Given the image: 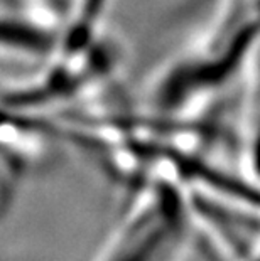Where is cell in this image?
Returning a JSON list of instances; mask_svg holds the SVG:
<instances>
[{
  "label": "cell",
  "instance_id": "cell-1",
  "mask_svg": "<svg viewBox=\"0 0 260 261\" xmlns=\"http://www.w3.org/2000/svg\"><path fill=\"white\" fill-rule=\"evenodd\" d=\"M200 20L151 81L160 113L203 116L260 49V0H204Z\"/></svg>",
  "mask_w": 260,
  "mask_h": 261
},
{
  "label": "cell",
  "instance_id": "cell-2",
  "mask_svg": "<svg viewBox=\"0 0 260 261\" xmlns=\"http://www.w3.org/2000/svg\"><path fill=\"white\" fill-rule=\"evenodd\" d=\"M112 0H69L66 27L46 56V73L66 86H81L115 66V56L102 41L103 15Z\"/></svg>",
  "mask_w": 260,
  "mask_h": 261
},
{
  "label": "cell",
  "instance_id": "cell-3",
  "mask_svg": "<svg viewBox=\"0 0 260 261\" xmlns=\"http://www.w3.org/2000/svg\"><path fill=\"white\" fill-rule=\"evenodd\" d=\"M134 191L137 196L130 209L95 261H151L178 231L179 187L149 182L135 186Z\"/></svg>",
  "mask_w": 260,
  "mask_h": 261
},
{
  "label": "cell",
  "instance_id": "cell-4",
  "mask_svg": "<svg viewBox=\"0 0 260 261\" xmlns=\"http://www.w3.org/2000/svg\"><path fill=\"white\" fill-rule=\"evenodd\" d=\"M240 147L248 172L260 182V49L240 80Z\"/></svg>",
  "mask_w": 260,
  "mask_h": 261
},
{
  "label": "cell",
  "instance_id": "cell-5",
  "mask_svg": "<svg viewBox=\"0 0 260 261\" xmlns=\"http://www.w3.org/2000/svg\"><path fill=\"white\" fill-rule=\"evenodd\" d=\"M56 41L51 27L26 14L0 12V56L46 59Z\"/></svg>",
  "mask_w": 260,
  "mask_h": 261
},
{
  "label": "cell",
  "instance_id": "cell-6",
  "mask_svg": "<svg viewBox=\"0 0 260 261\" xmlns=\"http://www.w3.org/2000/svg\"><path fill=\"white\" fill-rule=\"evenodd\" d=\"M20 177L0 159V218H4L14 202L15 186Z\"/></svg>",
  "mask_w": 260,
  "mask_h": 261
}]
</instances>
